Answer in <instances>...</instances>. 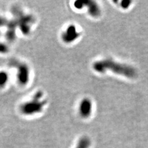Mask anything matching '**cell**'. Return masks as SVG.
Listing matches in <instances>:
<instances>
[{
  "mask_svg": "<svg viewBox=\"0 0 148 148\" xmlns=\"http://www.w3.org/2000/svg\"><path fill=\"white\" fill-rule=\"evenodd\" d=\"M93 68L98 73H104L107 70H110L117 74H122L128 77H133L135 71L127 65L117 63L110 59H106L97 62L93 65Z\"/></svg>",
  "mask_w": 148,
  "mask_h": 148,
  "instance_id": "cell-1",
  "label": "cell"
},
{
  "mask_svg": "<svg viewBox=\"0 0 148 148\" xmlns=\"http://www.w3.org/2000/svg\"><path fill=\"white\" fill-rule=\"evenodd\" d=\"M92 103L90 99H84L79 104V111L80 116L83 118L90 117L92 112Z\"/></svg>",
  "mask_w": 148,
  "mask_h": 148,
  "instance_id": "cell-5",
  "label": "cell"
},
{
  "mask_svg": "<svg viewBox=\"0 0 148 148\" xmlns=\"http://www.w3.org/2000/svg\"><path fill=\"white\" fill-rule=\"evenodd\" d=\"M8 23L5 18L3 17H0V26H3Z\"/></svg>",
  "mask_w": 148,
  "mask_h": 148,
  "instance_id": "cell-12",
  "label": "cell"
},
{
  "mask_svg": "<svg viewBox=\"0 0 148 148\" xmlns=\"http://www.w3.org/2000/svg\"><path fill=\"white\" fill-rule=\"evenodd\" d=\"M18 79L21 85H26L29 78V69L27 65L21 64L18 66Z\"/></svg>",
  "mask_w": 148,
  "mask_h": 148,
  "instance_id": "cell-4",
  "label": "cell"
},
{
  "mask_svg": "<svg viewBox=\"0 0 148 148\" xmlns=\"http://www.w3.org/2000/svg\"><path fill=\"white\" fill-rule=\"evenodd\" d=\"M74 5L76 8H78V9H81L84 7L83 1H76L74 3Z\"/></svg>",
  "mask_w": 148,
  "mask_h": 148,
  "instance_id": "cell-10",
  "label": "cell"
},
{
  "mask_svg": "<svg viewBox=\"0 0 148 148\" xmlns=\"http://www.w3.org/2000/svg\"><path fill=\"white\" fill-rule=\"evenodd\" d=\"M8 48L7 46L3 43H0V52L5 53L7 52Z\"/></svg>",
  "mask_w": 148,
  "mask_h": 148,
  "instance_id": "cell-11",
  "label": "cell"
},
{
  "mask_svg": "<svg viewBox=\"0 0 148 148\" xmlns=\"http://www.w3.org/2000/svg\"><path fill=\"white\" fill-rule=\"evenodd\" d=\"M42 97V92H37L32 101L27 102L21 106V112L26 115H32L41 112L46 103V101L41 100Z\"/></svg>",
  "mask_w": 148,
  "mask_h": 148,
  "instance_id": "cell-2",
  "label": "cell"
},
{
  "mask_svg": "<svg viewBox=\"0 0 148 148\" xmlns=\"http://www.w3.org/2000/svg\"><path fill=\"white\" fill-rule=\"evenodd\" d=\"M91 142L87 137H83L79 139L75 148H90Z\"/></svg>",
  "mask_w": 148,
  "mask_h": 148,
  "instance_id": "cell-8",
  "label": "cell"
},
{
  "mask_svg": "<svg viewBox=\"0 0 148 148\" xmlns=\"http://www.w3.org/2000/svg\"><path fill=\"white\" fill-rule=\"evenodd\" d=\"M21 19L19 21V26L23 33L27 34L30 32V24L34 21V19L32 16H20Z\"/></svg>",
  "mask_w": 148,
  "mask_h": 148,
  "instance_id": "cell-6",
  "label": "cell"
},
{
  "mask_svg": "<svg viewBox=\"0 0 148 148\" xmlns=\"http://www.w3.org/2000/svg\"><path fill=\"white\" fill-rule=\"evenodd\" d=\"M84 6L88 7V11L90 15L92 16L97 17L101 14V10L98 5L94 1H83Z\"/></svg>",
  "mask_w": 148,
  "mask_h": 148,
  "instance_id": "cell-7",
  "label": "cell"
},
{
  "mask_svg": "<svg viewBox=\"0 0 148 148\" xmlns=\"http://www.w3.org/2000/svg\"><path fill=\"white\" fill-rule=\"evenodd\" d=\"M8 79V75L6 73L3 71L0 72V87H3L6 84Z\"/></svg>",
  "mask_w": 148,
  "mask_h": 148,
  "instance_id": "cell-9",
  "label": "cell"
},
{
  "mask_svg": "<svg viewBox=\"0 0 148 148\" xmlns=\"http://www.w3.org/2000/svg\"><path fill=\"white\" fill-rule=\"evenodd\" d=\"M80 34L77 32L76 28L73 25H70L62 35L63 41L66 43L73 42L79 37Z\"/></svg>",
  "mask_w": 148,
  "mask_h": 148,
  "instance_id": "cell-3",
  "label": "cell"
}]
</instances>
